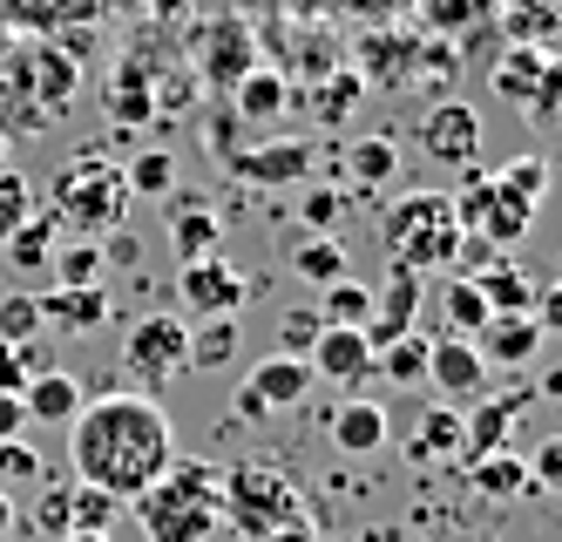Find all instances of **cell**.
Wrapping results in <instances>:
<instances>
[{
  "label": "cell",
  "mask_w": 562,
  "mask_h": 542,
  "mask_svg": "<svg viewBox=\"0 0 562 542\" xmlns=\"http://www.w3.org/2000/svg\"><path fill=\"white\" fill-rule=\"evenodd\" d=\"M123 184H130V197H170V190H177V156H170V150L130 156V163H123Z\"/></svg>",
  "instance_id": "cell-33"
},
{
  "label": "cell",
  "mask_w": 562,
  "mask_h": 542,
  "mask_svg": "<svg viewBox=\"0 0 562 542\" xmlns=\"http://www.w3.org/2000/svg\"><path fill=\"white\" fill-rule=\"evenodd\" d=\"M34 529H48V542L68 535V488H48L42 482V502H34Z\"/></svg>",
  "instance_id": "cell-44"
},
{
  "label": "cell",
  "mask_w": 562,
  "mask_h": 542,
  "mask_svg": "<svg viewBox=\"0 0 562 542\" xmlns=\"http://www.w3.org/2000/svg\"><path fill=\"white\" fill-rule=\"evenodd\" d=\"M393 170H400V150H393L386 136H373V143H359V150H352V184H359V190L393 184Z\"/></svg>",
  "instance_id": "cell-39"
},
{
  "label": "cell",
  "mask_w": 562,
  "mask_h": 542,
  "mask_svg": "<svg viewBox=\"0 0 562 542\" xmlns=\"http://www.w3.org/2000/svg\"><path fill=\"white\" fill-rule=\"evenodd\" d=\"M61 542H115V535H109V529H68Z\"/></svg>",
  "instance_id": "cell-55"
},
{
  "label": "cell",
  "mask_w": 562,
  "mask_h": 542,
  "mask_svg": "<svg viewBox=\"0 0 562 542\" xmlns=\"http://www.w3.org/2000/svg\"><path fill=\"white\" fill-rule=\"evenodd\" d=\"M217 516H224L231 535L265 542L271 529L305 522V502H299V488L278 475L271 462H237V468L217 475Z\"/></svg>",
  "instance_id": "cell-5"
},
{
  "label": "cell",
  "mask_w": 562,
  "mask_h": 542,
  "mask_svg": "<svg viewBox=\"0 0 562 542\" xmlns=\"http://www.w3.org/2000/svg\"><path fill=\"white\" fill-rule=\"evenodd\" d=\"M177 299L196 319H237V312H245V299H251V278L217 252V258H196V265L177 272Z\"/></svg>",
  "instance_id": "cell-7"
},
{
  "label": "cell",
  "mask_w": 562,
  "mask_h": 542,
  "mask_svg": "<svg viewBox=\"0 0 562 542\" xmlns=\"http://www.w3.org/2000/svg\"><path fill=\"white\" fill-rule=\"evenodd\" d=\"M536 325H542V332H555V340H562V278L536 291Z\"/></svg>",
  "instance_id": "cell-48"
},
{
  "label": "cell",
  "mask_w": 562,
  "mask_h": 542,
  "mask_svg": "<svg viewBox=\"0 0 562 542\" xmlns=\"http://www.w3.org/2000/svg\"><path fill=\"white\" fill-rule=\"evenodd\" d=\"M333 211H339V197H333V190H318V197H312V211H305V218H312V224H333Z\"/></svg>",
  "instance_id": "cell-53"
},
{
  "label": "cell",
  "mask_w": 562,
  "mask_h": 542,
  "mask_svg": "<svg viewBox=\"0 0 562 542\" xmlns=\"http://www.w3.org/2000/svg\"><path fill=\"white\" fill-rule=\"evenodd\" d=\"M359 81H367V75H333V89H326V109H318V115H326V122H346V102L359 96Z\"/></svg>",
  "instance_id": "cell-47"
},
{
  "label": "cell",
  "mask_w": 562,
  "mask_h": 542,
  "mask_svg": "<svg viewBox=\"0 0 562 542\" xmlns=\"http://www.w3.org/2000/svg\"><path fill=\"white\" fill-rule=\"evenodd\" d=\"M529 387H502V394H481L474 400V413H461V468L468 462H481V454H502L508 447V434H515V421L529 413Z\"/></svg>",
  "instance_id": "cell-10"
},
{
  "label": "cell",
  "mask_w": 562,
  "mask_h": 542,
  "mask_svg": "<svg viewBox=\"0 0 562 542\" xmlns=\"http://www.w3.org/2000/svg\"><path fill=\"white\" fill-rule=\"evenodd\" d=\"M143 258V244L136 237H123V231H109V244H102V265H136Z\"/></svg>",
  "instance_id": "cell-51"
},
{
  "label": "cell",
  "mask_w": 562,
  "mask_h": 542,
  "mask_svg": "<svg viewBox=\"0 0 562 542\" xmlns=\"http://www.w3.org/2000/svg\"><path fill=\"white\" fill-rule=\"evenodd\" d=\"M27 387V366H21V346L0 340V394H21Z\"/></svg>",
  "instance_id": "cell-49"
},
{
  "label": "cell",
  "mask_w": 562,
  "mask_h": 542,
  "mask_svg": "<svg viewBox=\"0 0 562 542\" xmlns=\"http://www.w3.org/2000/svg\"><path fill=\"white\" fill-rule=\"evenodd\" d=\"M34 332H42V299H34V291H0V340L27 346Z\"/></svg>",
  "instance_id": "cell-37"
},
{
  "label": "cell",
  "mask_w": 562,
  "mask_h": 542,
  "mask_svg": "<svg viewBox=\"0 0 562 542\" xmlns=\"http://www.w3.org/2000/svg\"><path fill=\"white\" fill-rule=\"evenodd\" d=\"M245 387L258 394L265 413H285V407H305L312 400V366L305 360H285V353H271L245 373Z\"/></svg>",
  "instance_id": "cell-16"
},
{
  "label": "cell",
  "mask_w": 562,
  "mask_h": 542,
  "mask_svg": "<svg viewBox=\"0 0 562 542\" xmlns=\"http://www.w3.org/2000/svg\"><path fill=\"white\" fill-rule=\"evenodd\" d=\"M217 475L224 468L177 454V462L130 502L136 522H143V535L149 542H211L224 529V516H217Z\"/></svg>",
  "instance_id": "cell-2"
},
{
  "label": "cell",
  "mask_w": 562,
  "mask_h": 542,
  "mask_svg": "<svg viewBox=\"0 0 562 542\" xmlns=\"http://www.w3.org/2000/svg\"><path fill=\"white\" fill-rule=\"evenodd\" d=\"M82 380L75 373H61V366H42V373H27V387H21V407H27V421H55V428H68L75 413H82Z\"/></svg>",
  "instance_id": "cell-18"
},
{
  "label": "cell",
  "mask_w": 562,
  "mask_h": 542,
  "mask_svg": "<svg viewBox=\"0 0 562 542\" xmlns=\"http://www.w3.org/2000/svg\"><path fill=\"white\" fill-rule=\"evenodd\" d=\"M521 462L536 475V495H562V434L536 441V454H521Z\"/></svg>",
  "instance_id": "cell-42"
},
{
  "label": "cell",
  "mask_w": 562,
  "mask_h": 542,
  "mask_svg": "<svg viewBox=\"0 0 562 542\" xmlns=\"http://www.w3.org/2000/svg\"><path fill=\"white\" fill-rule=\"evenodd\" d=\"M380 237H386V258L407 265V272H454V252H461V224H454V203L448 190H407L380 218Z\"/></svg>",
  "instance_id": "cell-3"
},
{
  "label": "cell",
  "mask_w": 562,
  "mask_h": 542,
  "mask_svg": "<svg viewBox=\"0 0 562 542\" xmlns=\"http://www.w3.org/2000/svg\"><path fill=\"white\" fill-rule=\"evenodd\" d=\"M420 299H427V278L407 272V265H386V278L373 285V319H367V346H393L407 340V332H420Z\"/></svg>",
  "instance_id": "cell-8"
},
{
  "label": "cell",
  "mask_w": 562,
  "mask_h": 542,
  "mask_svg": "<svg viewBox=\"0 0 562 542\" xmlns=\"http://www.w3.org/2000/svg\"><path fill=\"white\" fill-rule=\"evenodd\" d=\"M420 156L427 163H454V170H474V156H481V109L474 102H434L420 115Z\"/></svg>",
  "instance_id": "cell-9"
},
{
  "label": "cell",
  "mask_w": 562,
  "mask_h": 542,
  "mask_svg": "<svg viewBox=\"0 0 562 542\" xmlns=\"http://www.w3.org/2000/svg\"><path fill=\"white\" fill-rule=\"evenodd\" d=\"M55 224H75L82 237H109L130 211V184H123V163H109L102 150H75L55 177V197H48Z\"/></svg>",
  "instance_id": "cell-4"
},
{
  "label": "cell",
  "mask_w": 562,
  "mask_h": 542,
  "mask_svg": "<svg viewBox=\"0 0 562 542\" xmlns=\"http://www.w3.org/2000/svg\"><path fill=\"white\" fill-rule=\"evenodd\" d=\"M102 237H82V244H55V285H102Z\"/></svg>",
  "instance_id": "cell-35"
},
{
  "label": "cell",
  "mask_w": 562,
  "mask_h": 542,
  "mask_svg": "<svg viewBox=\"0 0 562 542\" xmlns=\"http://www.w3.org/2000/svg\"><path fill=\"white\" fill-rule=\"evenodd\" d=\"M14 535V495H0V542Z\"/></svg>",
  "instance_id": "cell-54"
},
{
  "label": "cell",
  "mask_w": 562,
  "mask_h": 542,
  "mask_svg": "<svg viewBox=\"0 0 562 542\" xmlns=\"http://www.w3.org/2000/svg\"><path fill=\"white\" fill-rule=\"evenodd\" d=\"M373 380H386V387H420L427 380V340L420 332H407V340L373 353Z\"/></svg>",
  "instance_id": "cell-30"
},
{
  "label": "cell",
  "mask_w": 562,
  "mask_h": 542,
  "mask_svg": "<svg viewBox=\"0 0 562 542\" xmlns=\"http://www.w3.org/2000/svg\"><path fill=\"white\" fill-rule=\"evenodd\" d=\"M183 366H190V319H177V312H143L123 332V373H130V380H143L136 394H156L164 380H177Z\"/></svg>",
  "instance_id": "cell-6"
},
{
  "label": "cell",
  "mask_w": 562,
  "mask_h": 542,
  "mask_svg": "<svg viewBox=\"0 0 562 542\" xmlns=\"http://www.w3.org/2000/svg\"><path fill=\"white\" fill-rule=\"evenodd\" d=\"M468 475H474V488L488 495V502H521V495H536V475H529V462H521L515 447L481 454V462H468Z\"/></svg>",
  "instance_id": "cell-22"
},
{
  "label": "cell",
  "mask_w": 562,
  "mask_h": 542,
  "mask_svg": "<svg viewBox=\"0 0 562 542\" xmlns=\"http://www.w3.org/2000/svg\"><path fill=\"white\" fill-rule=\"evenodd\" d=\"M237 346H245V325L237 319H196L190 325V366H204V373L237 366Z\"/></svg>",
  "instance_id": "cell-26"
},
{
  "label": "cell",
  "mask_w": 562,
  "mask_h": 542,
  "mask_svg": "<svg viewBox=\"0 0 562 542\" xmlns=\"http://www.w3.org/2000/svg\"><path fill=\"white\" fill-rule=\"evenodd\" d=\"M265 542H318V529H312V516H305V522H285V529H271Z\"/></svg>",
  "instance_id": "cell-52"
},
{
  "label": "cell",
  "mask_w": 562,
  "mask_h": 542,
  "mask_svg": "<svg viewBox=\"0 0 562 542\" xmlns=\"http://www.w3.org/2000/svg\"><path fill=\"white\" fill-rule=\"evenodd\" d=\"M21 428H27L21 394H0V441H21Z\"/></svg>",
  "instance_id": "cell-50"
},
{
  "label": "cell",
  "mask_w": 562,
  "mask_h": 542,
  "mask_svg": "<svg viewBox=\"0 0 562 542\" xmlns=\"http://www.w3.org/2000/svg\"><path fill=\"white\" fill-rule=\"evenodd\" d=\"M474 291L488 299V312H536V278L521 272L515 258H495L474 272Z\"/></svg>",
  "instance_id": "cell-24"
},
{
  "label": "cell",
  "mask_w": 562,
  "mask_h": 542,
  "mask_svg": "<svg viewBox=\"0 0 562 542\" xmlns=\"http://www.w3.org/2000/svg\"><path fill=\"white\" fill-rule=\"evenodd\" d=\"M196 48L211 55V75L224 81V89H237V81H245L258 62H251V34L237 27V21H211L204 27V41H196Z\"/></svg>",
  "instance_id": "cell-23"
},
{
  "label": "cell",
  "mask_w": 562,
  "mask_h": 542,
  "mask_svg": "<svg viewBox=\"0 0 562 542\" xmlns=\"http://www.w3.org/2000/svg\"><path fill=\"white\" fill-rule=\"evenodd\" d=\"M292 272H299L305 285H318V291L339 285V278H346V244H339V237H305L299 252H292Z\"/></svg>",
  "instance_id": "cell-32"
},
{
  "label": "cell",
  "mask_w": 562,
  "mask_h": 542,
  "mask_svg": "<svg viewBox=\"0 0 562 542\" xmlns=\"http://www.w3.org/2000/svg\"><path fill=\"white\" fill-rule=\"evenodd\" d=\"M14 75L27 81V96L42 102V109H61V102L75 96V62H68V55H55V48H42L34 62H21Z\"/></svg>",
  "instance_id": "cell-28"
},
{
  "label": "cell",
  "mask_w": 562,
  "mask_h": 542,
  "mask_svg": "<svg viewBox=\"0 0 562 542\" xmlns=\"http://www.w3.org/2000/svg\"><path fill=\"white\" fill-rule=\"evenodd\" d=\"M318 170V150L312 136H278V143H258L251 156H237V177L258 184V190H285V184H305Z\"/></svg>",
  "instance_id": "cell-14"
},
{
  "label": "cell",
  "mask_w": 562,
  "mask_h": 542,
  "mask_svg": "<svg viewBox=\"0 0 562 542\" xmlns=\"http://www.w3.org/2000/svg\"><path fill=\"white\" fill-rule=\"evenodd\" d=\"M318 332H326V319H318V312H285V319H278V353L305 360L318 346Z\"/></svg>",
  "instance_id": "cell-41"
},
{
  "label": "cell",
  "mask_w": 562,
  "mask_h": 542,
  "mask_svg": "<svg viewBox=\"0 0 562 542\" xmlns=\"http://www.w3.org/2000/svg\"><path fill=\"white\" fill-rule=\"evenodd\" d=\"M549 68H555V55H549V48H508V55L495 62V75H488V89H495L502 102H515L521 115H529V102L542 96Z\"/></svg>",
  "instance_id": "cell-19"
},
{
  "label": "cell",
  "mask_w": 562,
  "mask_h": 542,
  "mask_svg": "<svg viewBox=\"0 0 562 542\" xmlns=\"http://www.w3.org/2000/svg\"><path fill=\"white\" fill-rule=\"evenodd\" d=\"M55 231H61L55 211H27L8 237H0V244H8V265H14V272H42V265L55 258Z\"/></svg>",
  "instance_id": "cell-25"
},
{
  "label": "cell",
  "mask_w": 562,
  "mask_h": 542,
  "mask_svg": "<svg viewBox=\"0 0 562 542\" xmlns=\"http://www.w3.org/2000/svg\"><path fill=\"white\" fill-rule=\"evenodd\" d=\"M481 8H488V0H427V21L434 27H468Z\"/></svg>",
  "instance_id": "cell-46"
},
{
  "label": "cell",
  "mask_w": 562,
  "mask_h": 542,
  "mask_svg": "<svg viewBox=\"0 0 562 542\" xmlns=\"http://www.w3.org/2000/svg\"><path fill=\"white\" fill-rule=\"evenodd\" d=\"M0 170H8V130H0Z\"/></svg>",
  "instance_id": "cell-56"
},
{
  "label": "cell",
  "mask_w": 562,
  "mask_h": 542,
  "mask_svg": "<svg viewBox=\"0 0 562 542\" xmlns=\"http://www.w3.org/2000/svg\"><path fill=\"white\" fill-rule=\"evenodd\" d=\"M305 366H312V380L359 394V387L373 380V346H367V332H359V325H326V332H318V346L305 353Z\"/></svg>",
  "instance_id": "cell-11"
},
{
  "label": "cell",
  "mask_w": 562,
  "mask_h": 542,
  "mask_svg": "<svg viewBox=\"0 0 562 542\" xmlns=\"http://www.w3.org/2000/svg\"><path fill=\"white\" fill-rule=\"evenodd\" d=\"M448 203H454L461 237H468V231H481V218H488V203H495V177H488V170H468V177H461V190H454Z\"/></svg>",
  "instance_id": "cell-38"
},
{
  "label": "cell",
  "mask_w": 562,
  "mask_h": 542,
  "mask_svg": "<svg viewBox=\"0 0 562 542\" xmlns=\"http://www.w3.org/2000/svg\"><path fill=\"white\" fill-rule=\"evenodd\" d=\"M427 387L440 394V400H481L488 394V366H481V353H474V340H427Z\"/></svg>",
  "instance_id": "cell-12"
},
{
  "label": "cell",
  "mask_w": 562,
  "mask_h": 542,
  "mask_svg": "<svg viewBox=\"0 0 562 542\" xmlns=\"http://www.w3.org/2000/svg\"><path fill=\"white\" fill-rule=\"evenodd\" d=\"M217 244H224V218L211 211V203H196V197H177L170 203V252H177V265L217 258Z\"/></svg>",
  "instance_id": "cell-17"
},
{
  "label": "cell",
  "mask_w": 562,
  "mask_h": 542,
  "mask_svg": "<svg viewBox=\"0 0 562 542\" xmlns=\"http://www.w3.org/2000/svg\"><path fill=\"white\" fill-rule=\"evenodd\" d=\"M42 325L68 332V340H89L95 325H109V291L102 285H55V291H42Z\"/></svg>",
  "instance_id": "cell-15"
},
{
  "label": "cell",
  "mask_w": 562,
  "mask_h": 542,
  "mask_svg": "<svg viewBox=\"0 0 562 542\" xmlns=\"http://www.w3.org/2000/svg\"><path fill=\"white\" fill-rule=\"evenodd\" d=\"M495 190L502 197H515V203H529V211H536V203H542V190H549V163L529 150V156H508V163H495Z\"/></svg>",
  "instance_id": "cell-31"
},
{
  "label": "cell",
  "mask_w": 562,
  "mask_h": 542,
  "mask_svg": "<svg viewBox=\"0 0 562 542\" xmlns=\"http://www.w3.org/2000/svg\"><path fill=\"white\" fill-rule=\"evenodd\" d=\"M440 325H448V340H474L481 325H488V299L474 291V278H448L440 285Z\"/></svg>",
  "instance_id": "cell-27"
},
{
  "label": "cell",
  "mask_w": 562,
  "mask_h": 542,
  "mask_svg": "<svg viewBox=\"0 0 562 542\" xmlns=\"http://www.w3.org/2000/svg\"><path fill=\"white\" fill-rule=\"evenodd\" d=\"M407 462L414 468L420 462H461V407H448V400L420 407V421L407 434Z\"/></svg>",
  "instance_id": "cell-20"
},
{
  "label": "cell",
  "mask_w": 562,
  "mask_h": 542,
  "mask_svg": "<svg viewBox=\"0 0 562 542\" xmlns=\"http://www.w3.org/2000/svg\"><path fill=\"white\" fill-rule=\"evenodd\" d=\"M318 319H326V325H359V332H367V319H373V285H359V278L326 285V306H318Z\"/></svg>",
  "instance_id": "cell-34"
},
{
  "label": "cell",
  "mask_w": 562,
  "mask_h": 542,
  "mask_svg": "<svg viewBox=\"0 0 562 542\" xmlns=\"http://www.w3.org/2000/svg\"><path fill=\"white\" fill-rule=\"evenodd\" d=\"M542 340L549 332L536 325V312H488V325L474 332V353H481V366H508V373H521L536 353H542Z\"/></svg>",
  "instance_id": "cell-13"
},
{
  "label": "cell",
  "mask_w": 562,
  "mask_h": 542,
  "mask_svg": "<svg viewBox=\"0 0 562 542\" xmlns=\"http://www.w3.org/2000/svg\"><path fill=\"white\" fill-rule=\"evenodd\" d=\"M143 115H149L143 81H136V68H123V81H115V122H143Z\"/></svg>",
  "instance_id": "cell-45"
},
{
  "label": "cell",
  "mask_w": 562,
  "mask_h": 542,
  "mask_svg": "<svg viewBox=\"0 0 562 542\" xmlns=\"http://www.w3.org/2000/svg\"><path fill=\"white\" fill-rule=\"evenodd\" d=\"M42 482H48V468H42V454L27 447V434H21V441H0V495L42 488Z\"/></svg>",
  "instance_id": "cell-36"
},
{
  "label": "cell",
  "mask_w": 562,
  "mask_h": 542,
  "mask_svg": "<svg viewBox=\"0 0 562 542\" xmlns=\"http://www.w3.org/2000/svg\"><path fill=\"white\" fill-rule=\"evenodd\" d=\"M34 211V190H27V177L21 170H0V237H8L21 218Z\"/></svg>",
  "instance_id": "cell-43"
},
{
  "label": "cell",
  "mask_w": 562,
  "mask_h": 542,
  "mask_svg": "<svg viewBox=\"0 0 562 542\" xmlns=\"http://www.w3.org/2000/svg\"><path fill=\"white\" fill-rule=\"evenodd\" d=\"M237 115H251V122H271V115H285L292 109V81L278 75V68H251L245 81H237Z\"/></svg>",
  "instance_id": "cell-29"
},
{
  "label": "cell",
  "mask_w": 562,
  "mask_h": 542,
  "mask_svg": "<svg viewBox=\"0 0 562 542\" xmlns=\"http://www.w3.org/2000/svg\"><path fill=\"white\" fill-rule=\"evenodd\" d=\"M333 447L339 454H373V447H386V407L367 400V394H352L333 413Z\"/></svg>",
  "instance_id": "cell-21"
},
{
  "label": "cell",
  "mask_w": 562,
  "mask_h": 542,
  "mask_svg": "<svg viewBox=\"0 0 562 542\" xmlns=\"http://www.w3.org/2000/svg\"><path fill=\"white\" fill-rule=\"evenodd\" d=\"M68 462L82 488H102L115 502H136V495L177 462V428L170 413L156 407V394H95L82 400V413L68 421Z\"/></svg>",
  "instance_id": "cell-1"
},
{
  "label": "cell",
  "mask_w": 562,
  "mask_h": 542,
  "mask_svg": "<svg viewBox=\"0 0 562 542\" xmlns=\"http://www.w3.org/2000/svg\"><path fill=\"white\" fill-rule=\"evenodd\" d=\"M115 516H123V502H115V495H102V488H82V482L68 488V529H109Z\"/></svg>",
  "instance_id": "cell-40"
}]
</instances>
